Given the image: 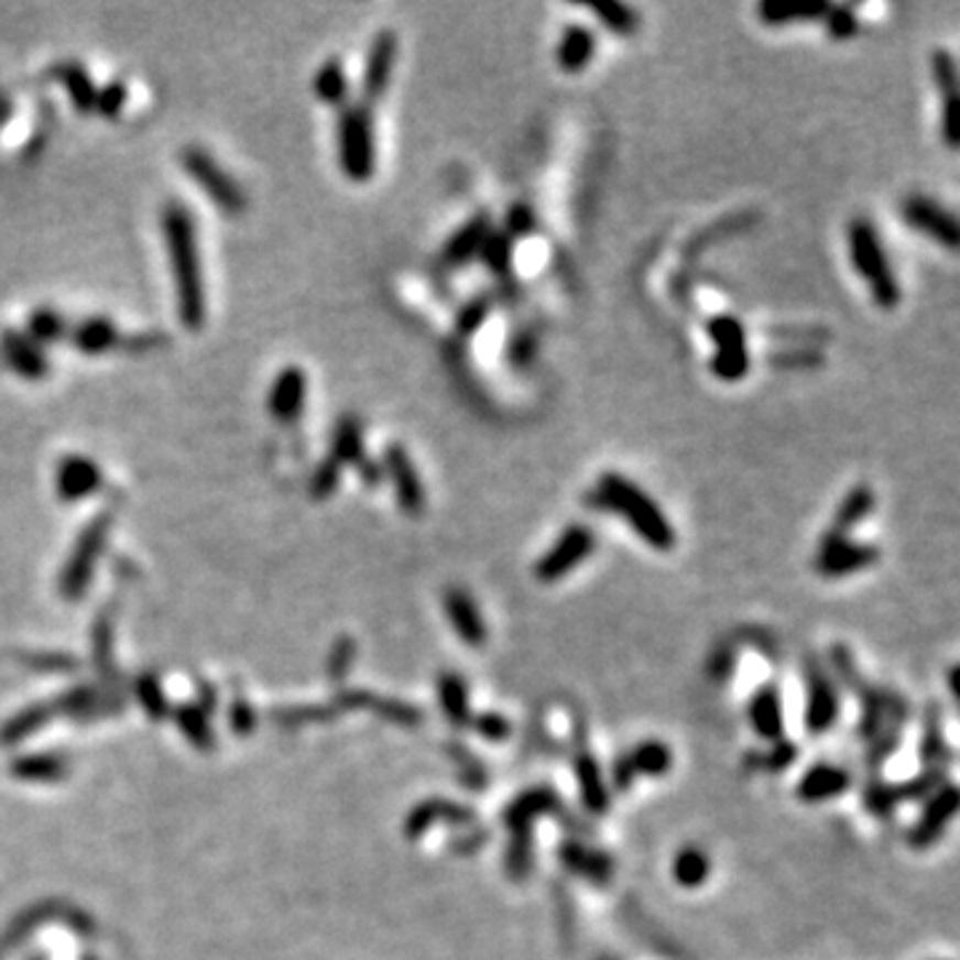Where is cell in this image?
<instances>
[{"label":"cell","mask_w":960,"mask_h":960,"mask_svg":"<svg viewBox=\"0 0 960 960\" xmlns=\"http://www.w3.org/2000/svg\"><path fill=\"white\" fill-rule=\"evenodd\" d=\"M905 723H907V702L899 697L894 702L892 712H888L886 723H883L881 731H877V734L868 742V763H870V768L883 766V763H886L888 757H892L896 750H899L902 731H905Z\"/></svg>","instance_id":"obj_27"},{"label":"cell","mask_w":960,"mask_h":960,"mask_svg":"<svg viewBox=\"0 0 960 960\" xmlns=\"http://www.w3.org/2000/svg\"><path fill=\"white\" fill-rule=\"evenodd\" d=\"M337 150L339 166L350 182H369L377 172V137L374 116L369 105L345 107L337 123Z\"/></svg>","instance_id":"obj_5"},{"label":"cell","mask_w":960,"mask_h":960,"mask_svg":"<svg viewBox=\"0 0 960 960\" xmlns=\"http://www.w3.org/2000/svg\"><path fill=\"white\" fill-rule=\"evenodd\" d=\"M942 99V139L947 148L956 150L960 142V99L958 94H947Z\"/></svg>","instance_id":"obj_56"},{"label":"cell","mask_w":960,"mask_h":960,"mask_svg":"<svg viewBox=\"0 0 960 960\" xmlns=\"http://www.w3.org/2000/svg\"><path fill=\"white\" fill-rule=\"evenodd\" d=\"M881 558V549L873 545H862V542H851L849 536L836 534L827 528L817 547V571L825 579H843L849 574L864 571V568L875 566Z\"/></svg>","instance_id":"obj_10"},{"label":"cell","mask_w":960,"mask_h":960,"mask_svg":"<svg viewBox=\"0 0 960 960\" xmlns=\"http://www.w3.org/2000/svg\"><path fill=\"white\" fill-rule=\"evenodd\" d=\"M952 757L956 755H952L942 731V710L937 705H928L924 739H920V763H924V768H942V772H947Z\"/></svg>","instance_id":"obj_31"},{"label":"cell","mask_w":960,"mask_h":960,"mask_svg":"<svg viewBox=\"0 0 960 960\" xmlns=\"http://www.w3.org/2000/svg\"><path fill=\"white\" fill-rule=\"evenodd\" d=\"M513 249H515V240L510 238L508 232L491 230L489 238H486L483 246H480L478 259L486 270L504 277L510 273V264H513Z\"/></svg>","instance_id":"obj_38"},{"label":"cell","mask_w":960,"mask_h":960,"mask_svg":"<svg viewBox=\"0 0 960 960\" xmlns=\"http://www.w3.org/2000/svg\"><path fill=\"white\" fill-rule=\"evenodd\" d=\"M590 504L622 517L648 547L659 549V553H667L678 542V534H675L667 515L662 513L659 504L641 486L633 483L630 478L619 476V472L609 470L598 478L596 489L590 491Z\"/></svg>","instance_id":"obj_2"},{"label":"cell","mask_w":960,"mask_h":960,"mask_svg":"<svg viewBox=\"0 0 960 960\" xmlns=\"http://www.w3.org/2000/svg\"><path fill=\"white\" fill-rule=\"evenodd\" d=\"M896 806H899L896 787L888 785V782H873V785L864 789V808H868V814H873V817L877 819L888 817Z\"/></svg>","instance_id":"obj_48"},{"label":"cell","mask_w":960,"mask_h":960,"mask_svg":"<svg viewBox=\"0 0 960 960\" xmlns=\"http://www.w3.org/2000/svg\"><path fill=\"white\" fill-rule=\"evenodd\" d=\"M851 787V774L836 763H814L798 779L795 795L804 804H825V800L840 798Z\"/></svg>","instance_id":"obj_21"},{"label":"cell","mask_w":960,"mask_h":960,"mask_svg":"<svg viewBox=\"0 0 960 960\" xmlns=\"http://www.w3.org/2000/svg\"><path fill=\"white\" fill-rule=\"evenodd\" d=\"M356 467H358V476H360V480H363L366 486H379V483H382V480H384V470H382V465L377 462V459L363 457Z\"/></svg>","instance_id":"obj_58"},{"label":"cell","mask_w":960,"mask_h":960,"mask_svg":"<svg viewBox=\"0 0 960 960\" xmlns=\"http://www.w3.org/2000/svg\"><path fill=\"white\" fill-rule=\"evenodd\" d=\"M566 806L560 795L549 785H534L521 789L502 811V822L508 827V846H504V875L513 883L526 881L534 864V825L542 817H564Z\"/></svg>","instance_id":"obj_3"},{"label":"cell","mask_w":960,"mask_h":960,"mask_svg":"<svg viewBox=\"0 0 960 960\" xmlns=\"http://www.w3.org/2000/svg\"><path fill=\"white\" fill-rule=\"evenodd\" d=\"M444 611L448 622H451L454 633L459 635V641H462L467 648L483 646L486 637H489V630H486L483 614H480L476 598H472L470 592L462 590V587H446Z\"/></svg>","instance_id":"obj_18"},{"label":"cell","mask_w":960,"mask_h":960,"mask_svg":"<svg viewBox=\"0 0 960 960\" xmlns=\"http://www.w3.org/2000/svg\"><path fill=\"white\" fill-rule=\"evenodd\" d=\"M737 669V648L731 646V643H720L716 652L710 654V662H707V675H710L716 684H726V680L734 675Z\"/></svg>","instance_id":"obj_55"},{"label":"cell","mask_w":960,"mask_h":960,"mask_svg":"<svg viewBox=\"0 0 960 960\" xmlns=\"http://www.w3.org/2000/svg\"><path fill=\"white\" fill-rule=\"evenodd\" d=\"M382 470L393 480L397 508L406 515H422L425 510V486L406 446L390 444L382 454Z\"/></svg>","instance_id":"obj_11"},{"label":"cell","mask_w":960,"mask_h":960,"mask_svg":"<svg viewBox=\"0 0 960 960\" xmlns=\"http://www.w3.org/2000/svg\"><path fill=\"white\" fill-rule=\"evenodd\" d=\"M307 401V374L299 366H286L281 374L275 377L273 388L268 395L270 416L283 425H292L305 412Z\"/></svg>","instance_id":"obj_20"},{"label":"cell","mask_w":960,"mask_h":960,"mask_svg":"<svg viewBox=\"0 0 960 960\" xmlns=\"http://www.w3.org/2000/svg\"><path fill=\"white\" fill-rule=\"evenodd\" d=\"M596 549V534L585 523H571L564 534L555 539V545L534 564V577L542 585H555L566 579L574 568H579Z\"/></svg>","instance_id":"obj_7"},{"label":"cell","mask_w":960,"mask_h":960,"mask_svg":"<svg viewBox=\"0 0 960 960\" xmlns=\"http://www.w3.org/2000/svg\"><path fill=\"white\" fill-rule=\"evenodd\" d=\"M451 755L457 757L459 761V776H462V782L470 789H476V793H480V787L486 785V782H489V774H486V768H483V763L478 761L476 755L472 753H467V750H462V744H451Z\"/></svg>","instance_id":"obj_51"},{"label":"cell","mask_w":960,"mask_h":960,"mask_svg":"<svg viewBox=\"0 0 960 960\" xmlns=\"http://www.w3.org/2000/svg\"><path fill=\"white\" fill-rule=\"evenodd\" d=\"M768 363L774 369H822L825 356L817 347H789V350H779L768 356Z\"/></svg>","instance_id":"obj_44"},{"label":"cell","mask_w":960,"mask_h":960,"mask_svg":"<svg viewBox=\"0 0 960 960\" xmlns=\"http://www.w3.org/2000/svg\"><path fill=\"white\" fill-rule=\"evenodd\" d=\"M707 334L716 342V356L710 360V371L723 382H739L748 377L750 371V352H748V331H744L742 320L734 315H716L707 324Z\"/></svg>","instance_id":"obj_9"},{"label":"cell","mask_w":960,"mask_h":960,"mask_svg":"<svg viewBox=\"0 0 960 960\" xmlns=\"http://www.w3.org/2000/svg\"><path fill=\"white\" fill-rule=\"evenodd\" d=\"M766 334L779 339V342H804L808 345H822L830 339V331L825 326H772L766 328Z\"/></svg>","instance_id":"obj_49"},{"label":"cell","mask_w":960,"mask_h":960,"mask_svg":"<svg viewBox=\"0 0 960 960\" xmlns=\"http://www.w3.org/2000/svg\"><path fill=\"white\" fill-rule=\"evenodd\" d=\"M182 163H185V172L198 182L200 189H204L208 198L222 208L225 214L236 217V214L243 211L246 208L243 189H240L238 182L232 179V176L227 174L204 148L189 144V148L182 150Z\"/></svg>","instance_id":"obj_8"},{"label":"cell","mask_w":960,"mask_h":960,"mask_svg":"<svg viewBox=\"0 0 960 960\" xmlns=\"http://www.w3.org/2000/svg\"><path fill=\"white\" fill-rule=\"evenodd\" d=\"M846 240H849L851 264L862 275V281L868 283L875 305L881 309L899 307L902 288L892 270V262H888L886 249H883V240L877 236V227L864 217L851 219Z\"/></svg>","instance_id":"obj_4"},{"label":"cell","mask_w":960,"mask_h":960,"mask_svg":"<svg viewBox=\"0 0 960 960\" xmlns=\"http://www.w3.org/2000/svg\"><path fill=\"white\" fill-rule=\"evenodd\" d=\"M875 508V491L868 483H857L846 491L836 510V521H832L830 532L849 536L851 528H857Z\"/></svg>","instance_id":"obj_32"},{"label":"cell","mask_w":960,"mask_h":960,"mask_svg":"<svg viewBox=\"0 0 960 960\" xmlns=\"http://www.w3.org/2000/svg\"><path fill=\"white\" fill-rule=\"evenodd\" d=\"M710 877V857L699 846H684L673 859V881L680 888H699Z\"/></svg>","instance_id":"obj_35"},{"label":"cell","mask_w":960,"mask_h":960,"mask_svg":"<svg viewBox=\"0 0 960 960\" xmlns=\"http://www.w3.org/2000/svg\"><path fill=\"white\" fill-rule=\"evenodd\" d=\"M931 78L942 97H947V94H958V65H956V56L947 52V48H937V52L931 54Z\"/></svg>","instance_id":"obj_46"},{"label":"cell","mask_w":960,"mask_h":960,"mask_svg":"<svg viewBox=\"0 0 960 960\" xmlns=\"http://www.w3.org/2000/svg\"><path fill=\"white\" fill-rule=\"evenodd\" d=\"M366 457L363 451V429L356 416H342L331 435V459L339 467L358 465Z\"/></svg>","instance_id":"obj_34"},{"label":"cell","mask_w":960,"mask_h":960,"mask_svg":"<svg viewBox=\"0 0 960 960\" xmlns=\"http://www.w3.org/2000/svg\"><path fill=\"white\" fill-rule=\"evenodd\" d=\"M161 227L163 240H166L168 264H172L174 273L176 309H179V318L185 328L198 331L206 320V286L195 222L185 206L172 200V204L163 206Z\"/></svg>","instance_id":"obj_1"},{"label":"cell","mask_w":960,"mask_h":960,"mask_svg":"<svg viewBox=\"0 0 960 960\" xmlns=\"http://www.w3.org/2000/svg\"><path fill=\"white\" fill-rule=\"evenodd\" d=\"M635 785V774L633 768H630L628 755H617L614 763H611V787L619 789V793H628L630 787Z\"/></svg>","instance_id":"obj_57"},{"label":"cell","mask_w":960,"mask_h":960,"mask_svg":"<svg viewBox=\"0 0 960 960\" xmlns=\"http://www.w3.org/2000/svg\"><path fill=\"white\" fill-rule=\"evenodd\" d=\"M945 782L950 779H947V772H942V768H924V772L913 776V779L894 785L896 798H899V804H909V800H928L939 787L945 785Z\"/></svg>","instance_id":"obj_43"},{"label":"cell","mask_w":960,"mask_h":960,"mask_svg":"<svg viewBox=\"0 0 960 960\" xmlns=\"http://www.w3.org/2000/svg\"><path fill=\"white\" fill-rule=\"evenodd\" d=\"M470 729L476 731L480 739H486V742H504V739L513 734V723H510L502 712H494V710L476 712V716L470 718Z\"/></svg>","instance_id":"obj_47"},{"label":"cell","mask_w":960,"mask_h":960,"mask_svg":"<svg viewBox=\"0 0 960 960\" xmlns=\"http://www.w3.org/2000/svg\"><path fill=\"white\" fill-rule=\"evenodd\" d=\"M806 680V710L804 723L811 737H822L840 718V691L836 678L830 675L817 656H808L804 665Z\"/></svg>","instance_id":"obj_6"},{"label":"cell","mask_w":960,"mask_h":960,"mask_svg":"<svg viewBox=\"0 0 960 960\" xmlns=\"http://www.w3.org/2000/svg\"><path fill=\"white\" fill-rule=\"evenodd\" d=\"M476 819L472 808H467L457 800L446 798H429L425 804H419L408 814L406 819V836L408 838H422L435 822H448V825H470Z\"/></svg>","instance_id":"obj_25"},{"label":"cell","mask_w":960,"mask_h":960,"mask_svg":"<svg viewBox=\"0 0 960 960\" xmlns=\"http://www.w3.org/2000/svg\"><path fill=\"white\" fill-rule=\"evenodd\" d=\"M504 232H508L510 238H526L532 236L536 230V214L534 208L528 204H515L508 208V219H504Z\"/></svg>","instance_id":"obj_53"},{"label":"cell","mask_w":960,"mask_h":960,"mask_svg":"<svg viewBox=\"0 0 960 960\" xmlns=\"http://www.w3.org/2000/svg\"><path fill=\"white\" fill-rule=\"evenodd\" d=\"M438 702L448 723L465 729L470 726L472 710H470V688L467 680L459 673H440L438 678Z\"/></svg>","instance_id":"obj_29"},{"label":"cell","mask_w":960,"mask_h":960,"mask_svg":"<svg viewBox=\"0 0 960 960\" xmlns=\"http://www.w3.org/2000/svg\"><path fill=\"white\" fill-rule=\"evenodd\" d=\"M489 313H491V302L486 299V296L470 299L462 309H459V315H457V331L462 334V337H472V334H476L478 328L486 324Z\"/></svg>","instance_id":"obj_50"},{"label":"cell","mask_w":960,"mask_h":960,"mask_svg":"<svg viewBox=\"0 0 960 960\" xmlns=\"http://www.w3.org/2000/svg\"><path fill=\"white\" fill-rule=\"evenodd\" d=\"M558 859L568 873L574 877H582L592 886H606L614 877V859L606 854L603 849L587 846L585 840H564L558 846Z\"/></svg>","instance_id":"obj_16"},{"label":"cell","mask_w":960,"mask_h":960,"mask_svg":"<svg viewBox=\"0 0 960 960\" xmlns=\"http://www.w3.org/2000/svg\"><path fill=\"white\" fill-rule=\"evenodd\" d=\"M0 352H3L6 363L24 379H41L48 374V358L41 345H35L28 334H19L6 328L0 334Z\"/></svg>","instance_id":"obj_23"},{"label":"cell","mask_w":960,"mask_h":960,"mask_svg":"<svg viewBox=\"0 0 960 960\" xmlns=\"http://www.w3.org/2000/svg\"><path fill=\"white\" fill-rule=\"evenodd\" d=\"M827 659H830V669H832L830 675L836 678V684H843L849 691H857V694H862L864 688H868V680H864L862 673H859L854 654L849 652V646L836 643V646H830Z\"/></svg>","instance_id":"obj_42"},{"label":"cell","mask_w":960,"mask_h":960,"mask_svg":"<svg viewBox=\"0 0 960 960\" xmlns=\"http://www.w3.org/2000/svg\"><path fill=\"white\" fill-rule=\"evenodd\" d=\"M126 99H129V88H126V84H120V80H112L105 88H97V105H94V110L105 118H116L123 110Z\"/></svg>","instance_id":"obj_52"},{"label":"cell","mask_w":960,"mask_h":960,"mask_svg":"<svg viewBox=\"0 0 960 960\" xmlns=\"http://www.w3.org/2000/svg\"><path fill=\"white\" fill-rule=\"evenodd\" d=\"M902 219L915 232H924V236L937 240L945 249H958V219L945 206H939L937 200L926 198V195H909L905 204H902Z\"/></svg>","instance_id":"obj_13"},{"label":"cell","mask_w":960,"mask_h":960,"mask_svg":"<svg viewBox=\"0 0 960 960\" xmlns=\"http://www.w3.org/2000/svg\"><path fill=\"white\" fill-rule=\"evenodd\" d=\"M825 0H800V3H761L757 19L766 28H785L793 22H822L827 14Z\"/></svg>","instance_id":"obj_30"},{"label":"cell","mask_w":960,"mask_h":960,"mask_svg":"<svg viewBox=\"0 0 960 960\" xmlns=\"http://www.w3.org/2000/svg\"><path fill=\"white\" fill-rule=\"evenodd\" d=\"M748 718L753 731L766 742H779L785 734V707H782V694L774 684L761 686L750 697Z\"/></svg>","instance_id":"obj_22"},{"label":"cell","mask_w":960,"mask_h":960,"mask_svg":"<svg viewBox=\"0 0 960 960\" xmlns=\"http://www.w3.org/2000/svg\"><path fill=\"white\" fill-rule=\"evenodd\" d=\"M624 755H628L635 779L637 776H667L673 768V750L662 739H643Z\"/></svg>","instance_id":"obj_33"},{"label":"cell","mask_w":960,"mask_h":960,"mask_svg":"<svg viewBox=\"0 0 960 960\" xmlns=\"http://www.w3.org/2000/svg\"><path fill=\"white\" fill-rule=\"evenodd\" d=\"M574 776H577L585 811L592 814V817H603L611 806V787L598 757L587 750L585 742H579L577 750H574Z\"/></svg>","instance_id":"obj_17"},{"label":"cell","mask_w":960,"mask_h":960,"mask_svg":"<svg viewBox=\"0 0 960 960\" xmlns=\"http://www.w3.org/2000/svg\"><path fill=\"white\" fill-rule=\"evenodd\" d=\"M110 526H112V513H102L94 517L84 532H80L78 545L73 549V558H69V564L65 568V577H62V587H65L69 596L84 590L88 577H91V568L97 564L99 549H102L107 534H110Z\"/></svg>","instance_id":"obj_15"},{"label":"cell","mask_w":960,"mask_h":960,"mask_svg":"<svg viewBox=\"0 0 960 960\" xmlns=\"http://www.w3.org/2000/svg\"><path fill=\"white\" fill-rule=\"evenodd\" d=\"M827 35L836 37V41H849V37H854L859 33V19L854 14V9L846 3L840 6H827V14L822 17Z\"/></svg>","instance_id":"obj_45"},{"label":"cell","mask_w":960,"mask_h":960,"mask_svg":"<svg viewBox=\"0 0 960 960\" xmlns=\"http://www.w3.org/2000/svg\"><path fill=\"white\" fill-rule=\"evenodd\" d=\"M56 75H59L62 86L67 88L69 99H73L75 107H78L80 112H91L94 105H97V86H94L91 75H88L80 65H75V62H67V65L56 67Z\"/></svg>","instance_id":"obj_37"},{"label":"cell","mask_w":960,"mask_h":960,"mask_svg":"<svg viewBox=\"0 0 960 960\" xmlns=\"http://www.w3.org/2000/svg\"><path fill=\"white\" fill-rule=\"evenodd\" d=\"M67 331H69L67 320L62 318V315L52 307H37L35 313L28 318V337L41 347L52 345L62 337H67Z\"/></svg>","instance_id":"obj_41"},{"label":"cell","mask_w":960,"mask_h":960,"mask_svg":"<svg viewBox=\"0 0 960 960\" xmlns=\"http://www.w3.org/2000/svg\"><path fill=\"white\" fill-rule=\"evenodd\" d=\"M313 91L320 102L339 107L350 94V84H347V73L339 59H326L324 65L315 69L313 75Z\"/></svg>","instance_id":"obj_36"},{"label":"cell","mask_w":960,"mask_h":960,"mask_svg":"<svg viewBox=\"0 0 960 960\" xmlns=\"http://www.w3.org/2000/svg\"><path fill=\"white\" fill-rule=\"evenodd\" d=\"M795 757H798V744L789 742V739H779V742H774V748L763 750V753H748V757H744V766H748L750 772L779 774L793 766Z\"/></svg>","instance_id":"obj_39"},{"label":"cell","mask_w":960,"mask_h":960,"mask_svg":"<svg viewBox=\"0 0 960 960\" xmlns=\"http://www.w3.org/2000/svg\"><path fill=\"white\" fill-rule=\"evenodd\" d=\"M590 11L614 35H633L637 30V22H641L635 11L628 3H619V0H600V3L590 6Z\"/></svg>","instance_id":"obj_40"},{"label":"cell","mask_w":960,"mask_h":960,"mask_svg":"<svg viewBox=\"0 0 960 960\" xmlns=\"http://www.w3.org/2000/svg\"><path fill=\"white\" fill-rule=\"evenodd\" d=\"M67 337L75 350L86 352V356H99V352L112 350L118 345L120 334L110 318H86L69 328Z\"/></svg>","instance_id":"obj_28"},{"label":"cell","mask_w":960,"mask_h":960,"mask_svg":"<svg viewBox=\"0 0 960 960\" xmlns=\"http://www.w3.org/2000/svg\"><path fill=\"white\" fill-rule=\"evenodd\" d=\"M491 230H494V225H491V217L486 211L467 219V222L446 240L444 254H440L444 257L446 268L457 270V268H465V264L472 262V259H478L480 246H483V240L489 238Z\"/></svg>","instance_id":"obj_24"},{"label":"cell","mask_w":960,"mask_h":960,"mask_svg":"<svg viewBox=\"0 0 960 960\" xmlns=\"http://www.w3.org/2000/svg\"><path fill=\"white\" fill-rule=\"evenodd\" d=\"M339 478H342V467H339L331 457H328L326 462L318 465V470L313 472V480H309V491H313L315 499L331 497L334 491H337Z\"/></svg>","instance_id":"obj_54"},{"label":"cell","mask_w":960,"mask_h":960,"mask_svg":"<svg viewBox=\"0 0 960 960\" xmlns=\"http://www.w3.org/2000/svg\"><path fill=\"white\" fill-rule=\"evenodd\" d=\"M395 56H397V35L393 30H382L371 41L369 54H366V69L363 78H360V97L363 105H374L388 94L390 80H393L395 69Z\"/></svg>","instance_id":"obj_14"},{"label":"cell","mask_w":960,"mask_h":960,"mask_svg":"<svg viewBox=\"0 0 960 960\" xmlns=\"http://www.w3.org/2000/svg\"><path fill=\"white\" fill-rule=\"evenodd\" d=\"M950 694H952V699L958 702V665H952V669H950Z\"/></svg>","instance_id":"obj_59"},{"label":"cell","mask_w":960,"mask_h":960,"mask_svg":"<svg viewBox=\"0 0 960 960\" xmlns=\"http://www.w3.org/2000/svg\"><path fill=\"white\" fill-rule=\"evenodd\" d=\"M102 467L84 454H67L56 465V494L65 502H78V499L91 497L94 491L102 486Z\"/></svg>","instance_id":"obj_19"},{"label":"cell","mask_w":960,"mask_h":960,"mask_svg":"<svg viewBox=\"0 0 960 960\" xmlns=\"http://www.w3.org/2000/svg\"><path fill=\"white\" fill-rule=\"evenodd\" d=\"M958 804H960L958 787L952 785V782H945V785L926 800L924 814L918 817V822L909 827L907 843L918 851L931 849V846L945 836L947 825L956 819Z\"/></svg>","instance_id":"obj_12"},{"label":"cell","mask_w":960,"mask_h":960,"mask_svg":"<svg viewBox=\"0 0 960 960\" xmlns=\"http://www.w3.org/2000/svg\"><path fill=\"white\" fill-rule=\"evenodd\" d=\"M596 48H598L596 33H592L590 28H585V24H568L564 35H560L555 59H558V67L564 69V73L577 75L590 65L592 56H596Z\"/></svg>","instance_id":"obj_26"}]
</instances>
